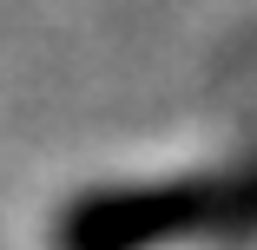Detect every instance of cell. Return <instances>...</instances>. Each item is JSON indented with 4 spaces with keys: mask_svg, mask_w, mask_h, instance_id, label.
I'll use <instances>...</instances> for the list:
<instances>
[{
    "mask_svg": "<svg viewBox=\"0 0 257 250\" xmlns=\"http://www.w3.org/2000/svg\"><path fill=\"white\" fill-rule=\"evenodd\" d=\"M224 217V184H119L66 211L60 250H159Z\"/></svg>",
    "mask_w": 257,
    "mask_h": 250,
    "instance_id": "cell-1",
    "label": "cell"
}]
</instances>
